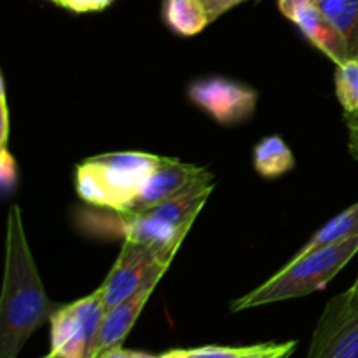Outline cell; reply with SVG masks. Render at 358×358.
Returning a JSON list of instances; mask_svg holds the SVG:
<instances>
[{
    "instance_id": "obj_2",
    "label": "cell",
    "mask_w": 358,
    "mask_h": 358,
    "mask_svg": "<svg viewBox=\"0 0 358 358\" xmlns=\"http://www.w3.org/2000/svg\"><path fill=\"white\" fill-rule=\"evenodd\" d=\"M358 254V236L296 255L268 282L233 301L231 311L252 310L280 301L299 299L325 289L339 271Z\"/></svg>"
},
{
    "instance_id": "obj_30",
    "label": "cell",
    "mask_w": 358,
    "mask_h": 358,
    "mask_svg": "<svg viewBox=\"0 0 358 358\" xmlns=\"http://www.w3.org/2000/svg\"><path fill=\"white\" fill-rule=\"evenodd\" d=\"M52 2H55V0H52Z\"/></svg>"
},
{
    "instance_id": "obj_24",
    "label": "cell",
    "mask_w": 358,
    "mask_h": 358,
    "mask_svg": "<svg viewBox=\"0 0 358 358\" xmlns=\"http://www.w3.org/2000/svg\"><path fill=\"white\" fill-rule=\"evenodd\" d=\"M101 358H133V352L131 350H124L121 346V348H115V350H112V352L105 353Z\"/></svg>"
},
{
    "instance_id": "obj_26",
    "label": "cell",
    "mask_w": 358,
    "mask_h": 358,
    "mask_svg": "<svg viewBox=\"0 0 358 358\" xmlns=\"http://www.w3.org/2000/svg\"><path fill=\"white\" fill-rule=\"evenodd\" d=\"M159 358H187V350H170Z\"/></svg>"
},
{
    "instance_id": "obj_12",
    "label": "cell",
    "mask_w": 358,
    "mask_h": 358,
    "mask_svg": "<svg viewBox=\"0 0 358 358\" xmlns=\"http://www.w3.org/2000/svg\"><path fill=\"white\" fill-rule=\"evenodd\" d=\"M213 185H215L213 184V175L208 171L205 177L194 182L191 187H187L173 198L166 199L161 205L147 210V213L159 217V219L166 220L177 227H191L199 210L203 208L206 199L212 194Z\"/></svg>"
},
{
    "instance_id": "obj_17",
    "label": "cell",
    "mask_w": 358,
    "mask_h": 358,
    "mask_svg": "<svg viewBox=\"0 0 358 358\" xmlns=\"http://www.w3.org/2000/svg\"><path fill=\"white\" fill-rule=\"evenodd\" d=\"M315 6L339 30L348 44L350 56L358 55V0H317Z\"/></svg>"
},
{
    "instance_id": "obj_4",
    "label": "cell",
    "mask_w": 358,
    "mask_h": 358,
    "mask_svg": "<svg viewBox=\"0 0 358 358\" xmlns=\"http://www.w3.org/2000/svg\"><path fill=\"white\" fill-rule=\"evenodd\" d=\"M107 313L100 292L58 306L51 320V350L44 358H100V331Z\"/></svg>"
},
{
    "instance_id": "obj_7",
    "label": "cell",
    "mask_w": 358,
    "mask_h": 358,
    "mask_svg": "<svg viewBox=\"0 0 358 358\" xmlns=\"http://www.w3.org/2000/svg\"><path fill=\"white\" fill-rule=\"evenodd\" d=\"M171 261H173L171 255L163 254L149 245L124 241L119 257L115 259L107 278L98 289L105 310L108 311L115 304L138 292L157 266L171 264Z\"/></svg>"
},
{
    "instance_id": "obj_1",
    "label": "cell",
    "mask_w": 358,
    "mask_h": 358,
    "mask_svg": "<svg viewBox=\"0 0 358 358\" xmlns=\"http://www.w3.org/2000/svg\"><path fill=\"white\" fill-rule=\"evenodd\" d=\"M58 310L48 297L17 205L7 213L6 268L0 297V358H17L28 339Z\"/></svg>"
},
{
    "instance_id": "obj_23",
    "label": "cell",
    "mask_w": 358,
    "mask_h": 358,
    "mask_svg": "<svg viewBox=\"0 0 358 358\" xmlns=\"http://www.w3.org/2000/svg\"><path fill=\"white\" fill-rule=\"evenodd\" d=\"M350 152L353 154V157L358 159V126L357 128H350Z\"/></svg>"
},
{
    "instance_id": "obj_6",
    "label": "cell",
    "mask_w": 358,
    "mask_h": 358,
    "mask_svg": "<svg viewBox=\"0 0 358 358\" xmlns=\"http://www.w3.org/2000/svg\"><path fill=\"white\" fill-rule=\"evenodd\" d=\"M306 358H358V296L350 289L327 303Z\"/></svg>"
},
{
    "instance_id": "obj_3",
    "label": "cell",
    "mask_w": 358,
    "mask_h": 358,
    "mask_svg": "<svg viewBox=\"0 0 358 358\" xmlns=\"http://www.w3.org/2000/svg\"><path fill=\"white\" fill-rule=\"evenodd\" d=\"M77 224L87 234L98 238H122L124 241L149 245L163 254L175 257L191 227H177L147 212H122L108 208H83Z\"/></svg>"
},
{
    "instance_id": "obj_29",
    "label": "cell",
    "mask_w": 358,
    "mask_h": 358,
    "mask_svg": "<svg viewBox=\"0 0 358 358\" xmlns=\"http://www.w3.org/2000/svg\"><path fill=\"white\" fill-rule=\"evenodd\" d=\"M357 62H358V55H357Z\"/></svg>"
},
{
    "instance_id": "obj_19",
    "label": "cell",
    "mask_w": 358,
    "mask_h": 358,
    "mask_svg": "<svg viewBox=\"0 0 358 358\" xmlns=\"http://www.w3.org/2000/svg\"><path fill=\"white\" fill-rule=\"evenodd\" d=\"M0 184H2V191L6 196H9L17 184L16 159L7 147H2L0 150Z\"/></svg>"
},
{
    "instance_id": "obj_18",
    "label": "cell",
    "mask_w": 358,
    "mask_h": 358,
    "mask_svg": "<svg viewBox=\"0 0 358 358\" xmlns=\"http://www.w3.org/2000/svg\"><path fill=\"white\" fill-rule=\"evenodd\" d=\"M336 94L345 114L358 108V62L350 58L336 69Z\"/></svg>"
},
{
    "instance_id": "obj_27",
    "label": "cell",
    "mask_w": 358,
    "mask_h": 358,
    "mask_svg": "<svg viewBox=\"0 0 358 358\" xmlns=\"http://www.w3.org/2000/svg\"><path fill=\"white\" fill-rule=\"evenodd\" d=\"M133 358H159V357L149 355V353H143V352H133Z\"/></svg>"
},
{
    "instance_id": "obj_16",
    "label": "cell",
    "mask_w": 358,
    "mask_h": 358,
    "mask_svg": "<svg viewBox=\"0 0 358 358\" xmlns=\"http://www.w3.org/2000/svg\"><path fill=\"white\" fill-rule=\"evenodd\" d=\"M358 236V201L355 205L348 206L346 210H343L341 213H338L336 217H332L327 224L320 227L313 236L308 240V243L297 252L296 255L308 254L311 250H317V248L327 247V245L339 243V241L350 240V238Z\"/></svg>"
},
{
    "instance_id": "obj_21",
    "label": "cell",
    "mask_w": 358,
    "mask_h": 358,
    "mask_svg": "<svg viewBox=\"0 0 358 358\" xmlns=\"http://www.w3.org/2000/svg\"><path fill=\"white\" fill-rule=\"evenodd\" d=\"M55 2L76 13H91L107 7L112 0H55Z\"/></svg>"
},
{
    "instance_id": "obj_13",
    "label": "cell",
    "mask_w": 358,
    "mask_h": 358,
    "mask_svg": "<svg viewBox=\"0 0 358 358\" xmlns=\"http://www.w3.org/2000/svg\"><path fill=\"white\" fill-rule=\"evenodd\" d=\"M294 166H296V157L282 136H266L255 145L254 168L261 177L278 178L289 173Z\"/></svg>"
},
{
    "instance_id": "obj_28",
    "label": "cell",
    "mask_w": 358,
    "mask_h": 358,
    "mask_svg": "<svg viewBox=\"0 0 358 358\" xmlns=\"http://www.w3.org/2000/svg\"><path fill=\"white\" fill-rule=\"evenodd\" d=\"M350 290H352V292L355 294V296H358V276H357L355 283H353V285H352V289H350Z\"/></svg>"
},
{
    "instance_id": "obj_25",
    "label": "cell",
    "mask_w": 358,
    "mask_h": 358,
    "mask_svg": "<svg viewBox=\"0 0 358 358\" xmlns=\"http://www.w3.org/2000/svg\"><path fill=\"white\" fill-rule=\"evenodd\" d=\"M345 121H346V124H348V129L350 128H357V126H358V108H357V110L345 114Z\"/></svg>"
},
{
    "instance_id": "obj_5",
    "label": "cell",
    "mask_w": 358,
    "mask_h": 358,
    "mask_svg": "<svg viewBox=\"0 0 358 358\" xmlns=\"http://www.w3.org/2000/svg\"><path fill=\"white\" fill-rule=\"evenodd\" d=\"M149 175L128 171L91 157L77 166L76 187L80 199L90 206L126 210Z\"/></svg>"
},
{
    "instance_id": "obj_11",
    "label": "cell",
    "mask_w": 358,
    "mask_h": 358,
    "mask_svg": "<svg viewBox=\"0 0 358 358\" xmlns=\"http://www.w3.org/2000/svg\"><path fill=\"white\" fill-rule=\"evenodd\" d=\"M290 21L303 31L304 37L315 48L320 49L329 59H332L336 66L352 58L345 37L339 34L338 28L322 14V10L315 3L313 6L301 7Z\"/></svg>"
},
{
    "instance_id": "obj_8",
    "label": "cell",
    "mask_w": 358,
    "mask_h": 358,
    "mask_svg": "<svg viewBox=\"0 0 358 358\" xmlns=\"http://www.w3.org/2000/svg\"><path fill=\"white\" fill-rule=\"evenodd\" d=\"M187 94L192 103L222 126L248 121L257 107V91L254 87L226 77L194 80L189 86Z\"/></svg>"
},
{
    "instance_id": "obj_10",
    "label": "cell",
    "mask_w": 358,
    "mask_h": 358,
    "mask_svg": "<svg viewBox=\"0 0 358 358\" xmlns=\"http://www.w3.org/2000/svg\"><path fill=\"white\" fill-rule=\"evenodd\" d=\"M170 268V264H159L154 269L152 275L149 276V280L145 282V285L138 290L136 294H133L131 297L124 299L122 303L115 304L114 308L105 313L103 324H101L100 331V358L105 353L112 352L115 348H121L124 339L128 338V334L131 332L133 325L138 320L140 313L145 308L147 301L152 296L154 289H156L157 282L161 280V276L166 273V269Z\"/></svg>"
},
{
    "instance_id": "obj_14",
    "label": "cell",
    "mask_w": 358,
    "mask_h": 358,
    "mask_svg": "<svg viewBox=\"0 0 358 358\" xmlns=\"http://www.w3.org/2000/svg\"><path fill=\"white\" fill-rule=\"evenodd\" d=\"M296 348V341L252 346H201L187 350V358H290Z\"/></svg>"
},
{
    "instance_id": "obj_9",
    "label": "cell",
    "mask_w": 358,
    "mask_h": 358,
    "mask_svg": "<svg viewBox=\"0 0 358 358\" xmlns=\"http://www.w3.org/2000/svg\"><path fill=\"white\" fill-rule=\"evenodd\" d=\"M206 173H208L206 168L164 157L163 163L145 178L138 194L122 212H147L166 199L180 194Z\"/></svg>"
},
{
    "instance_id": "obj_20",
    "label": "cell",
    "mask_w": 358,
    "mask_h": 358,
    "mask_svg": "<svg viewBox=\"0 0 358 358\" xmlns=\"http://www.w3.org/2000/svg\"><path fill=\"white\" fill-rule=\"evenodd\" d=\"M243 2H248V0H201L210 23H213V21H215L217 17L222 16L224 13H227V10H231L233 7H236L238 3Z\"/></svg>"
},
{
    "instance_id": "obj_15",
    "label": "cell",
    "mask_w": 358,
    "mask_h": 358,
    "mask_svg": "<svg viewBox=\"0 0 358 358\" xmlns=\"http://www.w3.org/2000/svg\"><path fill=\"white\" fill-rule=\"evenodd\" d=\"M163 17L182 37H192L210 24L201 0H164Z\"/></svg>"
},
{
    "instance_id": "obj_22",
    "label": "cell",
    "mask_w": 358,
    "mask_h": 358,
    "mask_svg": "<svg viewBox=\"0 0 358 358\" xmlns=\"http://www.w3.org/2000/svg\"><path fill=\"white\" fill-rule=\"evenodd\" d=\"M315 2H317V0H278V9L283 16L292 20L294 14H296L301 7L313 6Z\"/></svg>"
}]
</instances>
